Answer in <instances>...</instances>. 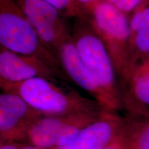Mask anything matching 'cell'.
I'll list each match as a JSON object with an SVG mask.
<instances>
[{"label": "cell", "instance_id": "cell-2", "mask_svg": "<svg viewBox=\"0 0 149 149\" xmlns=\"http://www.w3.org/2000/svg\"><path fill=\"white\" fill-rule=\"evenodd\" d=\"M71 38L80 59L99 86L114 104L123 107L118 77L107 47L85 17L74 19Z\"/></svg>", "mask_w": 149, "mask_h": 149}, {"label": "cell", "instance_id": "cell-15", "mask_svg": "<svg viewBox=\"0 0 149 149\" xmlns=\"http://www.w3.org/2000/svg\"><path fill=\"white\" fill-rule=\"evenodd\" d=\"M74 1L81 11L82 16L84 17L88 13V11L101 0H74Z\"/></svg>", "mask_w": 149, "mask_h": 149}, {"label": "cell", "instance_id": "cell-4", "mask_svg": "<svg viewBox=\"0 0 149 149\" xmlns=\"http://www.w3.org/2000/svg\"><path fill=\"white\" fill-rule=\"evenodd\" d=\"M84 17L107 47L120 83L130 67V17L108 0L99 1Z\"/></svg>", "mask_w": 149, "mask_h": 149}, {"label": "cell", "instance_id": "cell-12", "mask_svg": "<svg viewBox=\"0 0 149 149\" xmlns=\"http://www.w3.org/2000/svg\"><path fill=\"white\" fill-rule=\"evenodd\" d=\"M122 137L127 149H149V110L126 113Z\"/></svg>", "mask_w": 149, "mask_h": 149}, {"label": "cell", "instance_id": "cell-13", "mask_svg": "<svg viewBox=\"0 0 149 149\" xmlns=\"http://www.w3.org/2000/svg\"><path fill=\"white\" fill-rule=\"evenodd\" d=\"M58 10L65 18L81 17L82 14L74 0H46Z\"/></svg>", "mask_w": 149, "mask_h": 149}, {"label": "cell", "instance_id": "cell-18", "mask_svg": "<svg viewBox=\"0 0 149 149\" xmlns=\"http://www.w3.org/2000/svg\"><path fill=\"white\" fill-rule=\"evenodd\" d=\"M23 149H42V148H38V147H36V146H32V145H28L26 147H24Z\"/></svg>", "mask_w": 149, "mask_h": 149}, {"label": "cell", "instance_id": "cell-10", "mask_svg": "<svg viewBox=\"0 0 149 149\" xmlns=\"http://www.w3.org/2000/svg\"><path fill=\"white\" fill-rule=\"evenodd\" d=\"M124 117L104 111L66 144L53 149H103L122 135Z\"/></svg>", "mask_w": 149, "mask_h": 149}, {"label": "cell", "instance_id": "cell-3", "mask_svg": "<svg viewBox=\"0 0 149 149\" xmlns=\"http://www.w3.org/2000/svg\"><path fill=\"white\" fill-rule=\"evenodd\" d=\"M0 46L36 57L66 77L58 59L43 44L17 0H0Z\"/></svg>", "mask_w": 149, "mask_h": 149}, {"label": "cell", "instance_id": "cell-1", "mask_svg": "<svg viewBox=\"0 0 149 149\" xmlns=\"http://www.w3.org/2000/svg\"><path fill=\"white\" fill-rule=\"evenodd\" d=\"M61 81L36 77L20 83L0 81V86L3 92L18 95L43 115H99L105 111L95 100L85 97Z\"/></svg>", "mask_w": 149, "mask_h": 149}, {"label": "cell", "instance_id": "cell-17", "mask_svg": "<svg viewBox=\"0 0 149 149\" xmlns=\"http://www.w3.org/2000/svg\"><path fill=\"white\" fill-rule=\"evenodd\" d=\"M103 149H127L122 135Z\"/></svg>", "mask_w": 149, "mask_h": 149}, {"label": "cell", "instance_id": "cell-11", "mask_svg": "<svg viewBox=\"0 0 149 149\" xmlns=\"http://www.w3.org/2000/svg\"><path fill=\"white\" fill-rule=\"evenodd\" d=\"M120 86L126 113L149 110V56L132 66Z\"/></svg>", "mask_w": 149, "mask_h": 149}, {"label": "cell", "instance_id": "cell-9", "mask_svg": "<svg viewBox=\"0 0 149 149\" xmlns=\"http://www.w3.org/2000/svg\"><path fill=\"white\" fill-rule=\"evenodd\" d=\"M0 81L20 83L36 77L63 80L65 77L36 57L15 53L0 46Z\"/></svg>", "mask_w": 149, "mask_h": 149}, {"label": "cell", "instance_id": "cell-8", "mask_svg": "<svg viewBox=\"0 0 149 149\" xmlns=\"http://www.w3.org/2000/svg\"><path fill=\"white\" fill-rule=\"evenodd\" d=\"M55 56L67 77L88 93L105 111L114 113L118 111L111 99L99 86L84 65L71 37L59 45L56 51Z\"/></svg>", "mask_w": 149, "mask_h": 149}, {"label": "cell", "instance_id": "cell-16", "mask_svg": "<svg viewBox=\"0 0 149 149\" xmlns=\"http://www.w3.org/2000/svg\"><path fill=\"white\" fill-rule=\"evenodd\" d=\"M29 144L22 141H7L0 142V149H23Z\"/></svg>", "mask_w": 149, "mask_h": 149}, {"label": "cell", "instance_id": "cell-6", "mask_svg": "<svg viewBox=\"0 0 149 149\" xmlns=\"http://www.w3.org/2000/svg\"><path fill=\"white\" fill-rule=\"evenodd\" d=\"M17 1L43 44L55 55L59 45L71 37L64 17L46 0Z\"/></svg>", "mask_w": 149, "mask_h": 149}, {"label": "cell", "instance_id": "cell-7", "mask_svg": "<svg viewBox=\"0 0 149 149\" xmlns=\"http://www.w3.org/2000/svg\"><path fill=\"white\" fill-rule=\"evenodd\" d=\"M18 95L3 92L0 95V142H26L28 130L42 116Z\"/></svg>", "mask_w": 149, "mask_h": 149}, {"label": "cell", "instance_id": "cell-14", "mask_svg": "<svg viewBox=\"0 0 149 149\" xmlns=\"http://www.w3.org/2000/svg\"><path fill=\"white\" fill-rule=\"evenodd\" d=\"M116 8L124 13H133L137 8L144 2L145 0H108Z\"/></svg>", "mask_w": 149, "mask_h": 149}, {"label": "cell", "instance_id": "cell-5", "mask_svg": "<svg viewBox=\"0 0 149 149\" xmlns=\"http://www.w3.org/2000/svg\"><path fill=\"white\" fill-rule=\"evenodd\" d=\"M100 114L42 115L28 130L26 142L42 149H53L61 146L71 141Z\"/></svg>", "mask_w": 149, "mask_h": 149}]
</instances>
